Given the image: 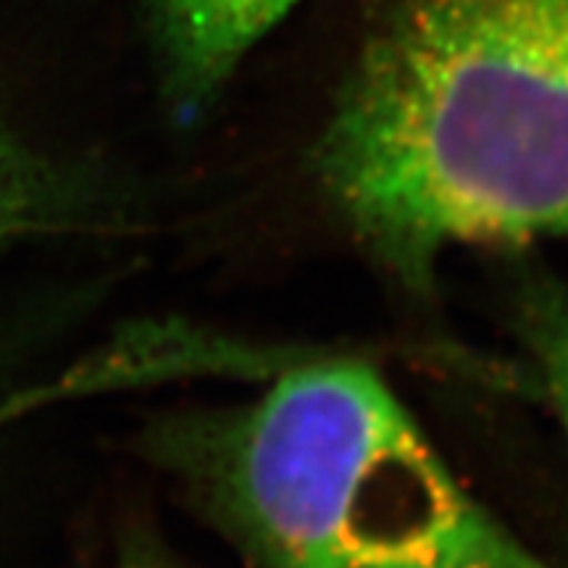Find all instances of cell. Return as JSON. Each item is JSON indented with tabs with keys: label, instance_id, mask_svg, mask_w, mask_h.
I'll list each match as a JSON object with an SVG mask.
<instances>
[{
	"label": "cell",
	"instance_id": "obj_6",
	"mask_svg": "<svg viewBox=\"0 0 568 568\" xmlns=\"http://www.w3.org/2000/svg\"><path fill=\"white\" fill-rule=\"evenodd\" d=\"M116 568H180L166 550L153 545L151 539H138L122 550Z\"/></svg>",
	"mask_w": 568,
	"mask_h": 568
},
{
	"label": "cell",
	"instance_id": "obj_3",
	"mask_svg": "<svg viewBox=\"0 0 568 568\" xmlns=\"http://www.w3.org/2000/svg\"><path fill=\"white\" fill-rule=\"evenodd\" d=\"M303 0H148L155 63L182 122L201 119Z\"/></svg>",
	"mask_w": 568,
	"mask_h": 568
},
{
	"label": "cell",
	"instance_id": "obj_4",
	"mask_svg": "<svg viewBox=\"0 0 568 568\" xmlns=\"http://www.w3.org/2000/svg\"><path fill=\"white\" fill-rule=\"evenodd\" d=\"M510 322L568 439V284L550 274L521 276Z\"/></svg>",
	"mask_w": 568,
	"mask_h": 568
},
{
	"label": "cell",
	"instance_id": "obj_1",
	"mask_svg": "<svg viewBox=\"0 0 568 568\" xmlns=\"http://www.w3.org/2000/svg\"><path fill=\"white\" fill-rule=\"evenodd\" d=\"M311 169L414 290L456 247L568 240V0H393Z\"/></svg>",
	"mask_w": 568,
	"mask_h": 568
},
{
	"label": "cell",
	"instance_id": "obj_7",
	"mask_svg": "<svg viewBox=\"0 0 568 568\" xmlns=\"http://www.w3.org/2000/svg\"><path fill=\"white\" fill-rule=\"evenodd\" d=\"M59 395H67V393H63V389H59V393H53V389H40V393L13 397L11 403H9V400H3V403H0V422H3V418H9V416L13 414V410H27V408L32 406V403L53 400V397H59Z\"/></svg>",
	"mask_w": 568,
	"mask_h": 568
},
{
	"label": "cell",
	"instance_id": "obj_2",
	"mask_svg": "<svg viewBox=\"0 0 568 568\" xmlns=\"http://www.w3.org/2000/svg\"><path fill=\"white\" fill-rule=\"evenodd\" d=\"M151 450L253 568H558L460 485L372 366L316 361Z\"/></svg>",
	"mask_w": 568,
	"mask_h": 568
},
{
	"label": "cell",
	"instance_id": "obj_5",
	"mask_svg": "<svg viewBox=\"0 0 568 568\" xmlns=\"http://www.w3.org/2000/svg\"><path fill=\"white\" fill-rule=\"evenodd\" d=\"M67 216V193L55 176L0 132V245L61 226Z\"/></svg>",
	"mask_w": 568,
	"mask_h": 568
}]
</instances>
